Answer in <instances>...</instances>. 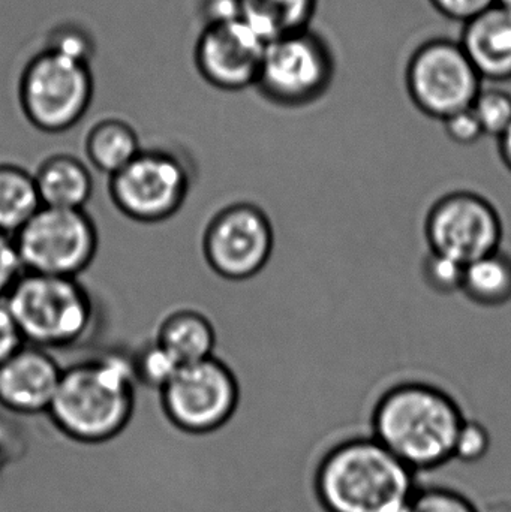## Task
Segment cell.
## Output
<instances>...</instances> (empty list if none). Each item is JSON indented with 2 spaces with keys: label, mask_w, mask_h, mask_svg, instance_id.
<instances>
[{
  "label": "cell",
  "mask_w": 511,
  "mask_h": 512,
  "mask_svg": "<svg viewBox=\"0 0 511 512\" xmlns=\"http://www.w3.org/2000/svg\"><path fill=\"white\" fill-rule=\"evenodd\" d=\"M465 415L455 397L428 382L407 381L381 394L371 414V435L416 472L452 462Z\"/></svg>",
  "instance_id": "6da1fadb"
},
{
  "label": "cell",
  "mask_w": 511,
  "mask_h": 512,
  "mask_svg": "<svg viewBox=\"0 0 511 512\" xmlns=\"http://www.w3.org/2000/svg\"><path fill=\"white\" fill-rule=\"evenodd\" d=\"M416 475L374 436H354L323 454L312 490L324 512H401L419 489Z\"/></svg>",
  "instance_id": "7a4b0ae2"
},
{
  "label": "cell",
  "mask_w": 511,
  "mask_h": 512,
  "mask_svg": "<svg viewBox=\"0 0 511 512\" xmlns=\"http://www.w3.org/2000/svg\"><path fill=\"white\" fill-rule=\"evenodd\" d=\"M131 358L105 354L63 369L47 415L56 429L75 441H110L131 423L135 408Z\"/></svg>",
  "instance_id": "3957f363"
},
{
  "label": "cell",
  "mask_w": 511,
  "mask_h": 512,
  "mask_svg": "<svg viewBox=\"0 0 511 512\" xmlns=\"http://www.w3.org/2000/svg\"><path fill=\"white\" fill-rule=\"evenodd\" d=\"M3 303L24 343L47 351L80 342L93 321L92 298L77 277L26 271Z\"/></svg>",
  "instance_id": "277c9868"
},
{
  "label": "cell",
  "mask_w": 511,
  "mask_h": 512,
  "mask_svg": "<svg viewBox=\"0 0 511 512\" xmlns=\"http://www.w3.org/2000/svg\"><path fill=\"white\" fill-rule=\"evenodd\" d=\"M335 75L332 47L309 27L267 42L255 89L270 104L294 110L320 101Z\"/></svg>",
  "instance_id": "5b68a950"
},
{
  "label": "cell",
  "mask_w": 511,
  "mask_h": 512,
  "mask_svg": "<svg viewBox=\"0 0 511 512\" xmlns=\"http://www.w3.org/2000/svg\"><path fill=\"white\" fill-rule=\"evenodd\" d=\"M92 71L53 51L42 50L21 72L18 101L30 125L48 134L74 128L92 104Z\"/></svg>",
  "instance_id": "8992f818"
},
{
  "label": "cell",
  "mask_w": 511,
  "mask_h": 512,
  "mask_svg": "<svg viewBox=\"0 0 511 512\" xmlns=\"http://www.w3.org/2000/svg\"><path fill=\"white\" fill-rule=\"evenodd\" d=\"M171 426L191 436L218 432L230 423L240 403V385L231 367L218 357L182 366L159 391Z\"/></svg>",
  "instance_id": "52a82bcc"
},
{
  "label": "cell",
  "mask_w": 511,
  "mask_h": 512,
  "mask_svg": "<svg viewBox=\"0 0 511 512\" xmlns=\"http://www.w3.org/2000/svg\"><path fill=\"white\" fill-rule=\"evenodd\" d=\"M405 84L417 110L441 122L470 108L483 89L461 42L447 38L429 39L414 50Z\"/></svg>",
  "instance_id": "ba28073f"
},
{
  "label": "cell",
  "mask_w": 511,
  "mask_h": 512,
  "mask_svg": "<svg viewBox=\"0 0 511 512\" xmlns=\"http://www.w3.org/2000/svg\"><path fill=\"white\" fill-rule=\"evenodd\" d=\"M24 270L51 276L77 277L98 252L95 222L86 210L42 206L15 234Z\"/></svg>",
  "instance_id": "9c48e42d"
},
{
  "label": "cell",
  "mask_w": 511,
  "mask_h": 512,
  "mask_svg": "<svg viewBox=\"0 0 511 512\" xmlns=\"http://www.w3.org/2000/svg\"><path fill=\"white\" fill-rule=\"evenodd\" d=\"M191 191V174L167 150L143 149L116 176L108 179V194L116 209L140 224L173 218Z\"/></svg>",
  "instance_id": "30bf717a"
},
{
  "label": "cell",
  "mask_w": 511,
  "mask_h": 512,
  "mask_svg": "<svg viewBox=\"0 0 511 512\" xmlns=\"http://www.w3.org/2000/svg\"><path fill=\"white\" fill-rule=\"evenodd\" d=\"M201 246L213 273L230 282H245L260 274L272 258V221L257 204H230L210 219Z\"/></svg>",
  "instance_id": "8fae6325"
},
{
  "label": "cell",
  "mask_w": 511,
  "mask_h": 512,
  "mask_svg": "<svg viewBox=\"0 0 511 512\" xmlns=\"http://www.w3.org/2000/svg\"><path fill=\"white\" fill-rule=\"evenodd\" d=\"M503 221L491 201L471 191H453L438 198L425 219L429 251L470 264L498 251Z\"/></svg>",
  "instance_id": "7c38bea8"
},
{
  "label": "cell",
  "mask_w": 511,
  "mask_h": 512,
  "mask_svg": "<svg viewBox=\"0 0 511 512\" xmlns=\"http://www.w3.org/2000/svg\"><path fill=\"white\" fill-rule=\"evenodd\" d=\"M267 41L243 20L204 26L194 50L195 68L222 92L255 87Z\"/></svg>",
  "instance_id": "4fadbf2b"
},
{
  "label": "cell",
  "mask_w": 511,
  "mask_h": 512,
  "mask_svg": "<svg viewBox=\"0 0 511 512\" xmlns=\"http://www.w3.org/2000/svg\"><path fill=\"white\" fill-rule=\"evenodd\" d=\"M62 373L50 351L26 343L0 366V405L20 415L47 414Z\"/></svg>",
  "instance_id": "5bb4252c"
},
{
  "label": "cell",
  "mask_w": 511,
  "mask_h": 512,
  "mask_svg": "<svg viewBox=\"0 0 511 512\" xmlns=\"http://www.w3.org/2000/svg\"><path fill=\"white\" fill-rule=\"evenodd\" d=\"M461 45L482 80H511V12L494 8L464 24Z\"/></svg>",
  "instance_id": "9a60e30c"
},
{
  "label": "cell",
  "mask_w": 511,
  "mask_h": 512,
  "mask_svg": "<svg viewBox=\"0 0 511 512\" xmlns=\"http://www.w3.org/2000/svg\"><path fill=\"white\" fill-rule=\"evenodd\" d=\"M35 177L42 206L84 210L93 194L90 168L81 159L66 153L41 162Z\"/></svg>",
  "instance_id": "2e32d148"
},
{
  "label": "cell",
  "mask_w": 511,
  "mask_h": 512,
  "mask_svg": "<svg viewBox=\"0 0 511 512\" xmlns=\"http://www.w3.org/2000/svg\"><path fill=\"white\" fill-rule=\"evenodd\" d=\"M155 340L180 367L215 355V327L198 310L180 309L168 313L156 330Z\"/></svg>",
  "instance_id": "e0dca14e"
},
{
  "label": "cell",
  "mask_w": 511,
  "mask_h": 512,
  "mask_svg": "<svg viewBox=\"0 0 511 512\" xmlns=\"http://www.w3.org/2000/svg\"><path fill=\"white\" fill-rule=\"evenodd\" d=\"M141 150L143 147L134 126L122 119H104L95 123L84 140L90 167L108 179L131 164Z\"/></svg>",
  "instance_id": "ac0fdd59"
},
{
  "label": "cell",
  "mask_w": 511,
  "mask_h": 512,
  "mask_svg": "<svg viewBox=\"0 0 511 512\" xmlns=\"http://www.w3.org/2000/svg\"><path fill=\"white\" fill-rule=\"evenodd\" d=\"M242 20L267 42L309 29L318 0H239Z\"/></svg>",
  "instance_id": "d6986e66"
},
{
  "label": "cell",
  "mask_w": 511,
  "mask_h": 512,
  "mask_svg": "<svg viewBox=\"0 0 511 512\" xmlns=\"http://www.w3.org/2000/svg\"><path fill=\"white\" fill-rule=\"evenodd\" d=\"M41 207L33 174L18 165L0 164V233L15 237Z\"/></svg>",
  "instance_id": "ffe728a7"
},
{
  "label": "cell",
  "mask_w": 511,
  "mask_h": 512,
  "mask_svg": "<svg viewBox=\"0 0 511 512\" xmlns=\"http://www.w3.org/2000/svg\"><path fill=\"white\" fill-rule=\"evenodd\" d=\"M462 294L477 306L500 307L511 301V255L492 252L465 265Z\"/></svg>",
  "instance_id": "44dd1931"
},
{
  "label": "cell",
  "mask_w": 511,
  "mask_h": 512,
  "mask_svg": "<svg viewBox=\"0 0 511 512\" xmlns=\"http://www.w3.org/2000/svg\"><path fill=\"white\" fill-rule=\"evenodd\" d=\"M131 361L137 382L158 391L180 369L179 364L155 339L144 345Z\"/></svg>",
  "instance_id": "7402d4cb"
},
{
  "label": "cell",
  "mask_w": 511,
  "mask_h": 512,
  "mask_svg": "<svg viewBox=\"0 0 511 512\" xmlns=\"http://www.w3.org/2000/svg\"><path fill=\"white\" fill-rule=\"evenodd\" d=\"M485 137L500 138L511 125V95L506 90L483 87L471 105Z\"/></svg>",
  "instance_id": "603a6c76"
},
{
  "label": "cell",
  "mask_w": 511,
  "mask_h": 512,
  "mask_svg": "<svg viewBox=\"0 0 511 512\" xmlns=\"http://www.w3.org/2000/svg\"><path fill=\"white\" fill-rule=\"evenodd\" d=\"M423 282L431 291L440 295H453L462 291L465 264L450 256L429 251L422 262Z\"/></svg>",
  "instance_id": "cb8c5ba5"
},
{
  "label": "cell",
  "mask_w": 511,
  "mask_h": 512,
  "mask_svg": "<svg viewBox=\"0 0 511 512\" xmlns=\"http://www.w3.org/2000/svg\"><path fill=\"white\" fill-rule=\"evenodd\" d=\"M45 50L90 66V60L95 54V41L92 35L78 24H60L48 35Z\"/></svg>",
  "instance_id": "d4e9b609"
},
{
  "label": "cell",
  "mask_w": 511,
  "mask_h": 512,
  "mask_svg": "<svg viewBox=\"0 0 511 512\" xmlns=\"http://www.w3.org/2000/svg\"><path fill=\"white\" fill-rule=\"evenodd\" d=\"M411 508L413 512H480L467 495L446 486L419 487Z\"/></svg>",
  "instance_id": "484cf974"
},
{
  "label": "cell",
  "mask_w": 511,
  "mask_h": 512,
  "mask_svg": "<svg viewBox=\"0 0 511 512\" xmlns=\"http://www.w3.org/2000/svg\"><path fill=\"white\" fill-rule=\"evenodd\" d=\"M492 447V438L486 426L480 421L468 420L465 418L464 424L459 430L456 438L455 457L456 462L473 465L488 456Z\"/></svg>",
  "instance_id": "4316f807"
},
{
  "label": "cell",
  "mask_w": 511,
  "mask_h": 512,
  "mask_svg": "<svg viewBox=\"0 0 511 512\" xmlns=\"http://www.w3.org/2000/svg\"><path fill=\"white\" fill-rule=\"evenodd\" d=\"M24 273L26 270L14 237L0 233V301L5 300Z\"/></svg>",
  "instance_id": "83f0119b"
},
{
  "label": "cell",
  "mask_w": 511,
  "mask_h": 512,
  "mask_svg": "<svg viewBox=\"0 0 511 512\" xmlns=\"http://www.w3.org/2000/svg\"><path fill=\"white\" fill-rule=\"evenodd\" d=\"M443 126L447 137L459 146H473L485 137V132L471 107L447 117L443 120Z\"/></svg>",
  "instance_id": "f1b7e54d"
},
{
  "label": "cell",
  "mask_w": 511,
  "mask_h": 512,
  "mask_svg": "<svg viewBox=\"0 0 511 512\" xmlns=\"http://www.w3.org/2000/svg\"><path fill=\"white\" fill-rule=\"evenodd\" d=\"M429 3L438 14L464 24L495 6V0H429Z\"/></svg>",
  "instance_id": "f546056e"
},
{
  "label": "cell",
  "mask_w": 511,
  "mask_h": 512,
  "mask_svg": "<svg viewBox=\"0 0 511 512\" xmlns=\"http://www.w3.org/2000/svg\"><path fill=\"white\" fill-rule=\"evenodd\" d=\"M23 345L26 343H24L14 318L5 303L0 301V366Z\"/></svg>",
  "instance_id": "4dcf8cb0"
},
{
  "label": "cell",
  "mask_w": 511,
  "mask_h": 512,
  "mask_svg": "<svg viewBox=\"0 0 511 512\" xmlns=\"http://www.w3.org/2000/svg\"><path fill=\"white\" fill-rule=\"evenodd\" d=\"M200 9L204 26L242 20L239 0H201Z\"/></svg>",
  "instance_id": "1f68e13d"
},
{
  "label": "cell",
  "mask_w": 511,
  "mask_h": 512,
  "mask_svg": "<svg viewBox=\"0 0 511 512\" xmlns=\"http://www.w3.org/2000/svg\"><path fill=\"white\" fill-rule=\"evenodd\" d=\"M498 152H500L501 161L511 171V125L500 138H498Z\"/></svg>",
  "instance_id": "d6a6232c"
},
{
  "label": "cell",
  "mask_w": 511,
  "mask_h": 512,
  "mask_svg": "<svg viewBox=\"0 0 511 512\" xmlns=\"http://www.w3.org/2000/svg\"><path fill=\"white\" fill-rule=\"evenodd\" d=\"M495 6L504 9V11L511 12V0H495Z\"/></svg>",
  "instance_id": "836d02e7"
}]
</instances>
